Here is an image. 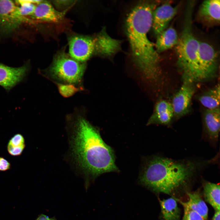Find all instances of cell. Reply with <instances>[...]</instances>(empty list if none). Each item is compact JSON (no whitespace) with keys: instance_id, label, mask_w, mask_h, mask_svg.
I'll use <instances>...</instances> for the list:
<instances>
[{"instance_id":"13","label":"cell","mask_w":220,"mask_h":220,"mask_svg":"<svg viewBox=\"0 0 220 220\" xmlns=\"http://www.w3.org/2000/svg\"><path fill=\"white\" fill-rule=\"evenodd\" d=\"M64 14L55 10L51 4L42 1L36 6L32 17L40 20L57 22L62 19Z\"/></svg>"},{"instance_id":"11","label":"cell","mask_w":220,"mask_h":220,"mask_svg":"<svg viewBox=\"0 0 220 220\" xmlns=\"http://www.w3.org/2000/svg\"><path fill=\"white\" fill-rule=\"evenodd\" d=\"M178 10V7L173 6L169 2L155 8L152 13V26L155 35L157 36L167 28Z\"/></svg>"},{"instance_id":"20","label":"cell","mask_w":220,"mask_h":220,"mask_svg":"<svg viewBox=\"0 0 220 220\" xmlns=\"http://www.w3.org/2000/svg\"><path fill=\"white\" fill-rule=\"evenodd\" d=\"M42 1L41 0H17L16 3L19 5L18 6L21 16L25 18L27 16L32 15L35 9L36 6L35 4H38Z\"/></svg>"},{"instance_id":"15","label":"cell","mask_w":220,"mask_h":220,"mask_svg":"<svg viewBox=\"0 0 220 220\" xmlns=\"http://www.w3.org/2000/svg\"><path fill=\"white\" fill-rule=\"evenodd\" d=\"M220 10V0H207L201 4L199 14L200 17L208 22L219 23Z\"/></svg>"},{"instance_id":"18","label":"cell","mask_w":220,"mask_h":220,"mask_svg":"<svg viewBox=\"0 0 220 220\" xmlns=\"http://www.w3.org/2000/svg\"><path fill=\"white\" fill-rule=\"evenodd\" d=\"M162 215L164 220H179L180 210L175 198L159 200Z\"/></svg>"},{"instance_id":"5","label":"cell","mask_w":220,"mask_h":220,"mask_svg":"<svg viewBox=\"0 0 220 220\" xmlns=\"http://www.w3.org/2000/svg\"><path fill=\"white\" fill-rule=\"evenodd\" d=\"M85 65L64 53L56 57L49 69L50 76L64 84L75 85L80 83Z\"/></svg>"},{"instance_id":"16","label":"cell","mask_w":220,"mask_h":220,"mask_svg":"<svg viewBox=\"0 0 220 220\" xmlns=\"http://www.w3.org/2000/svg\"><path fill=\"white\" fill-rule=\"evenodd\" d=\"M188 200L186 202L181 201L175 198L183 207L194 211L202 216L205 220H207L208 216V208L203 200L199 192L197 191L188 193Z\"/></svg>"},{"instance_id":"10","label":"cell","mask_w":220,"mask_h":220,"mask_svg":"<svg viewBox=\"0 0 220 220\" xmlns=\"http://www.w3.org/2000/svg\"><path fill=\"white\" fill-rule=\"evenodd\" d=\"M193 82L183 80L181 87L174 96L171 103L174 116L178 119L188 113L195 92Z\"/></svg>"},{"instance_id":"12","label":"cell","mask_w":220,"mask_h":220,"mask_svg":"<svg viewBox=\"0 0 220 220\" xmlns=\"http://www.w3.org/2000/svg\"><path fill=\"white\" fill-rule=\"evenodd\" d=\"M173 117V110L171 103L166 100H161L156 104L153 112L147 125L169 126Z\"/></svg>"},{"instance_id":"1","label":"cell","mask_w":220,"mask_h":220,"mask_svg":"<svg viewBox=\"0 0 220 220\" xmlns=\"http://www.w3.org/2000/svg\"><path fill=\"white\" fill-rule=\"evenodd\" d=\"M216 156L209 160H175L154 155L145 162L141 172L139 182L156 193L171 194L186 186L204 169L218 161Z\"/></svg>"},{"instance_id":"4","label":"cell","mask_w":220,"mask_h":220,"mask_svg":"<svg viewBox=\"0 0 220 220\" xmlns=\"http://www.w3.org/2000/svg\"><path fill=\"white\" fill-rule=\"evenodd\" d=\"M195 2L187 3L183 27L176 45L177 64L182 73L183 80L194 83L200 82L197 65V56L200 41L194 35L192 16Z\"/></svg>"},{"instance_id":"8","label":"cell","mask_w":220,"mask_h":220,"mask_svg":"<svg viewBox=\"0 0 220 220\" xmlns=\"http://www.w3.org/2000/svg\"><path fill=\"white\" fill-rule=\"evenodd\" d=\"M29 63L13 67L0 63V86L9 93L15 86L24 81L30 70Z\"/></svg>"},{"instance_id":"28","label":"cell","mask_w":220,"mask_h":220,"mask_svg":"<svg viewBox=\"0 0 220 220\" xmlns=\"http://www.w3.org/2000/svg\"><path fill=\"white\" fill-rule=\"evenodd\" d=\"M46 220H54L52 218H50L49 217H48V218L46 219Z\"/></svg>"},{"instance_id":"19","label":"cell","mask_w":220,"mask_h":220,"mask_svg":"<svg viewBox=\"0 0 220 220\" xmlns=\"http://www.w3.org/2000/svg\"><path fill=\"white\" fill-rule=\"evenodd\" d=\"M220 96V85L218 84L204 93L199 97V100L206 109H215L219 107Z\"/></svg>"},{"instance_id":"22","label":"cell","mask_w":220,"mask_h":220,"mask_svg":"<svg viewBox=\"0 0 220 220\" xmlns=\"http://www.w3.org/2000/svg\"><path fill=\"white\" fill-rule=\"evenodd\" d=\"M184 208V214L182 220H206L196 212L186 207Z\"/></svg>"},{"instance_id":"3","label":"cell","mask_w":220,"mask_h":220,"mask_svg":"<svg viewBox=\"0 0 220 220\" xmlns=\"http://www.w3.org/2000/svg\"><path fill=\"white\" fill-rule=\"evenodd\" d=\"M156 5L149 2L140 3L130 11L126 21L133 61L145 77L152 82L157 81L161 74L160 57L148 36Z\"/></svg>"},{"instance_id":"27","label":"cell","mask_w":220,"mask_h":220,"mask_svg":"<svg viewBox=\"0 0 220 220\" xmlns=\"http://www.w3.org/2000/svg\"><path fill=\"white\" fill-rule=\"evenodd\" d=\"M48 217L43 214L41 215L36 219V220H46Z\"/></svg>"},{"instance_id":"17","label":"cell","mask_w":220,"mask_h":220,"mask_svg":"<svg viewBox=\"0 0 220 220\" xmlns=\"http://www.w3.org/2000/svg\"><path fill=\"white\" fill-rule=\"evenodd\" d=\"M203 193L205 200L215 211H220V184L206 181L203 183Z\"/></svg>"},{"instance_id":"6","label":"cell","mask_w":220,"mask_h":220,"mask_svg":"<svg viewBox=\"0 0 220 220\" xmlns=\"http://www.w3.org/2000/svg\"><path fill=\"white\" fill-rule=\"evenodd\" d=\"M197 65L200 81L215 75L217 68V54L213 47L208 43L200 41Z\"/></svg>"},{"instance_id":"14","label":"cell","mask_w":220,"mask_h":220,"mask_svg":"<svg viewBox=\"0 0 220 220\" xmlns=\"http://www.w3.org/2000/svg\"><path fill=\"white\" fill-rule=\"evenodd\" d=\"M178 38L173 27L167 28L157 36L156 50L158 53L169 50L177 45Z\"/></svg>"},{"instance_id":"9","label":"cell","mask_w":220,"mask_h":220,"mask_svg":"<svg viewBox=\"0 0 220 220\" xmlns=\"http://www.w3.org/2000/svg\"><path fill=\"white\" fill-rule=\"evenodd\" d=\"M220 108L206 109L203 116L202 138L213 147H216L220 128Z\"/></svg>"},{"instance_id":"25","label":"cell","mask_w":220,"mask_h":220,"mask_svg":"<svg viewBox=\"0 0 220 220\" xmlns=\"http://www.w3.org/2000/svg\"><path fill=\"white\" fill-rule=\"evenodd\" d=\"M10 167V163L4 158L0 157V170L6 171L9 169Z\"/></svg>"},{"instance_id":"26","label":"cell","mask_w":220,"mask_h":220,"mask_svg":"<svg viewBox=\"0 0 220 220\" xmlns=\"http://www.w3.org/2000/svg\"><path fill=\"white\" fill-rule=\"evenodd\" d=\"M220 211H215V212L213 217L212 220H220Z\"/></svg>"},{"instance_id":"21","label":"cell","mask_w":220,"mask_h":220,"mask_svg":"<svg viewBox=\"0 0 220 220\" xmlns=\"http://www.w3.org/2000/svg\"><path fill=\"white\" fill-rule=\"evenodd\" d=\"M56 83L59 92L65 97H71L81 90L80 88L76 87L73 84Z\"/></svg>"},{"instance_id":"7","label":"cell","mask_w":220,"mask_h":220,"mask_svg":"<svg viewBox=\"0 0 220 220\" xmlns=\"http://www.w3.org/2000/svg\"><path fill=\"white\" fill-rule=\"evenodd\" d=\"M25 20L21 16L16 2L0 0V32L10 33Z\"/></svg>"},{"instance_id":"23","label":"cell","mask_w":220,"mask_h":220,"mask_svg":"<svg viewBox=\"0 0 220 220\" xmlns=\"http://www.w3.org/2000/svg\"><path fill=\"white\" fill-rule=\"evenodd\" d=\"M8 145L16 147L25 146L24 138L20 134H16L10 139Z\"/></svg>"},{"instance_id":"2","label":"cell","mask_w":220,"mask_h":220,"mask_svg":"<svg viewBox=\"0 0 220 220\" xmlns=\"http://www.w3.org/2000/svg\"><path fill=\"white\" fill-rule=\"evenodd\" d=\"M71 144L79 167L90 179L107 172L119 171L112 148L102 138L99 132L85 118L75 122Z\"/></svg>"},{"instance_id":"24","label":"cell","mask_w":220,"mask_h":220,"mask_svg":"<svg viewBox=\"0 0 220 220\" xmlns=\"http://www.w3.org/2000/svg\"><path fill=\"white\" fill-rule=\"evenodd\" d=\"M25 146L16 147L8 145L7 150L9 153L13 156L20 155L22 153Z\"/></svg>"}]
</instances>
